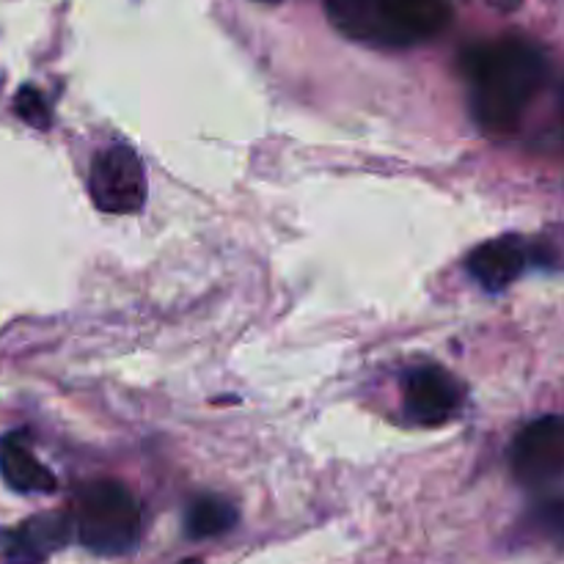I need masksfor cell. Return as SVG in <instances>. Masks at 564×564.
<instances>
[{
    "label": "cell",
    "instance_id": "6da1fadb",
    "mask_svg": "<svg viewBox=\"0 0 564 564\" xmlns=\"http://www.w3.org/2000/svg\"><path fill=\"white\" fill-rule=\"evenodd\" d=\"M468 77V102L479 127L490 132H510L521 121L545 80V55L523 39H499L477 44L463 55Z\"/></svg>",
    "mask_w": 564,
    "mask_h": 564
},
{
    "label": "cell",
    "instance_id": "7a4b0ae2",
    "mask_svg": "<svg viewBox=\"0 0 564 564\" xmlns=\"http://www.w3.org/2000/svg\"><path fill=\"white\" fill-rule=\"evenodd\" d=\"M345 36L378 47H411L438 36L452 22L449 0H325Z\"/></svg>",
    "mask_w": 564,
    "mask_h": 564
},
{
    "label": "cell",
    "instance_id": "3957f363",
    "mask_svg": "<svg viewBox=\"0 0 564 564\" xmlns=\"http://www.w3.org/2000/svg\"><path fill=\"white\" fill-rule=\"evenodd\" d=\"M75 534L99 556H121L141 538V507L119 482H91L77 494Z\"/></svg>",
    "mask_w": 564,
    "mask_h": 564
},
{
    "label": "cell",
    "instance_id": "277c9868",
    "mask_svg": "<svg viewBox=\"0 0 564 564\" xmlns=\"http://www.w3.org/2000/svg\"><path fill=\"white\" fill-rule=\"evenodd\" d=\"M88 193L108 215H132L147 202V174L130 147H108L94 158Z\"/></svg>",
    "mask_w": 564,
    "mask_h": 564
},
{
    "label": "cell",
    "instance_id": "5b68a950",
    "mask_svg": "<svg viewBox=\"0 0 564 564\" xmlns=\"http://www.w3.org/2000/svg\"><path fill=\"white\" fill-rule=\"evenodd\" d=\"M512 471L523 485H545L564 477V419L543 416L527 424L512 444Z\"/></svg>",
    "mask_w": 564,
    "mask_h": 564
},
{
    "label": "cell",
    "instance_id": "8992f818",
    "mask_svg": "<svg viewBox=\"0 0 564 564\" xmlns=\"http://www.w3.org/2000/svg\"><path fill=\"white\" fill-rule=\"evenodd\" d=\"M75 532L72 512H42L17 529L0 527V564H42Z\"/></svg>",
    "mask_w": 564,
    "mask_h": 564
},
{
    "label": "cell",
    "instance_id": "52a82bcc",
    "mask_svg": "<svg viewBox=\"0 0 564 564\" xmlns=\"http://www.w3.org/2000/svg\"><path fill=\"white\" fill-rule=\"evenodd\" d=\"M460 405V386L452 375L438 367L413 369L405 380V411L413 422L433 424L446 422Z\"/></svg>",
    "mask_w": 564,
    "mask_h": 564
},
{
    "label": "cell",
    "instance_id": "ba28073f",
    "mask_svg": "<svg viewBox=\"0 0 564 564\" xmlns=\"http://www.w3.org/2000/svg\"><path fill=\"white\" fill-rule=\"evenodd\" d=\"M527 248L516 237H499L485 246L474 248L466 259V270L479 286L490 292H501L527 270Z\"/></svg>",
    "mask_w": 564,
    "mask_h": 564
},
{
    "label": "cell",
    "instance_id": "9c48e42d",
    "mask_svg": "<svg viewBox=\"0 0 564 564\" xmlns=\"http://www.w3.org/2000/svg\"><path fill=\"white\" fill-rule=\"evenodd\" d=\"M0 477L17 494H53L58 488L53 471L36 460L25 435H0Z\"/></svg>",
    "mask_w": 564,
    "mask_h": 564
},
{
    "label": "cell",
    "instance_id": "30bf717a",
    "mask_svg": "<svg viewBox=\"0 0 564 564\" xmlns=\"http://www.w3.org/2000/svg\"><path fill=\"white\" fill-rule=\"evenodd\" d=\"M237 523V510L218 496H202L185 512V529L191 538L207 540L231 532Z\"/></svg>",
    "mask_w": 564,
    "mask_h": 564
},
{
    "label": "cell",
    "instance_id": "8fae6325",
    "mask_svg": "<svg viewBox=\"0 0 564 564\" xmlns=\"http://www.w3.org/2000/svg\"><path fill=\"white\" fill-rule=\"evenodd\" d=\"M14 110H17V116H20L22 121H28V124L36 127V130H47V127H50L47 102H44V97L33 86H25V88H20V91H17Z\"/></svg>",
    "mask_w": 564,
    "mask_h": 564
},
{
    "label": "cell",
    "instance_id": "7c38bea8",
    "mask_svg": "<svg viewBox=\"0 0 564 564\" xmlns=\"http://www.w3.org/2000/svg\"><path fill=\"white\" fill-rule=\"evenodd\" d=\"M549 521L554 523L556 529H564V501L560 507H554V510H551V516H549Z\"/></svg>",
    "mask_w": 564,
    "mask_h": 564
},
{
    "label": "cell",
    "instance_id": "4fadbf2b",
    "mask_svg": "<svg viewBox=\"0 0 564 564\" xmlns=\"http://www.w3.org/2000/svg\"><path fill=\"white\" fill-rule=\"evenodd\" d=\"M182 564H202V562H196V560H191V562H182Z\"/></svg>",
    "mask_w": 564,
    "mask_h": 564
},
{
    "label": "cell",
    "instance_id": "5bb4252c",
    "mask_svg": "<svg viewBox=\"0 0 564 564\" xmlns=\"http://www.w3.org/2000/svg\"><path fill=\"white\" fill-rule=\"evenodd\" d=\"M262 3H279V0H262Z\"/></svg>",
    "mask_w": 564,
    "mask_h": 564
}]
</instances>
